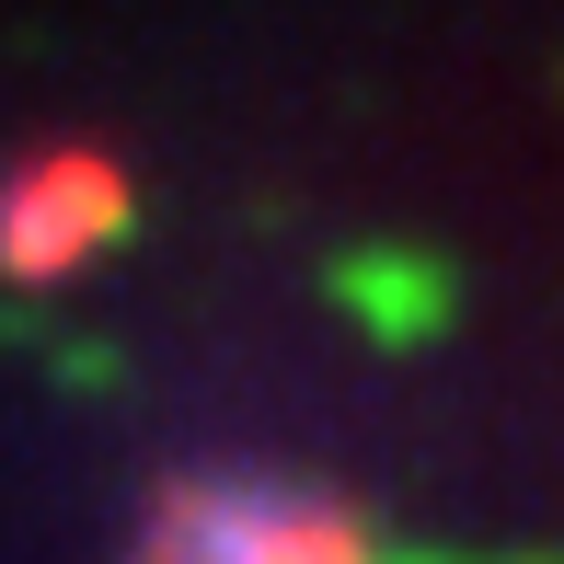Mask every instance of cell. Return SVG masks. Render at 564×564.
I'll list each match as a JSON object with an SVG mask.
<instances>
[{
    "instance_id": "obj_2",
    "label": "cell",
    "mask_w": 564,
    "mask_h": 564,
    "mask_svg": "<svg viewBox=\"0 0 564 564\" xmlns=\"http://www.w3.org/2000/svg\"><path fill=\"white\" fill-rule=\"evenodd\" d=\"M116 230H127V173L105 150H35V162L0 185V276L46 289V276H69L82 253H105Z\"/></svg>"
},
{
    "instance_id": "obj_1",
    "label": "cell",
    "mask_w": 564,
    "mask_h": 564,
    "mask_svg": "<svg viewBox=\"0 0 564 564\" xmlns=\"http://www.w3.org/2000/svg\"><path fill=\"white\" fill-rule=\"evenodd\" d=\"M139 564H357V519H335L300 484L253 473H185L150 496Z\"/></svg>"
}]
</instances>
